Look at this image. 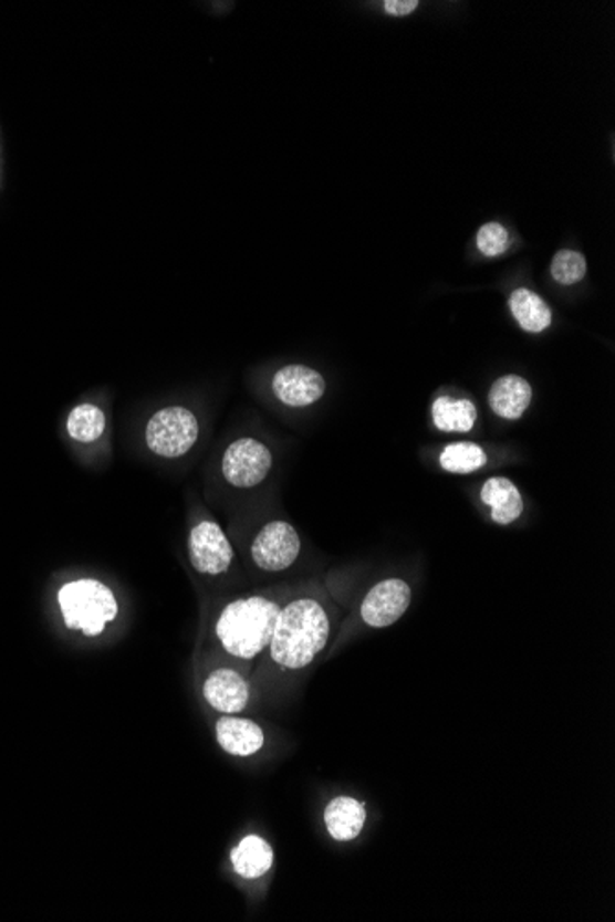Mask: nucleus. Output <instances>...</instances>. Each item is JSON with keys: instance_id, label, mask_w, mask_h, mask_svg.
<instances>
[{"instance_id": "f257e3e1", "label": "nucleus", "mask_w": 615, "mask_h": 922, "mask_svg": "<svg viewBox=\"0 0 615 922\" xmlns=\"http://www.w3.org/2000/svg\"><path fill=\"white\" fill-rule=\"evenodd\" d=\"M343 610L319 584L292 589L282 605L270 645L254 664L251 685L279 687L306 672L329 650L340 631Z\"/></svg>"}, {"instance_id": "f03ea898", "label": "nucleus", "mask_w": 615, "mask_h": 922, "mask_svg": "<svg viewBox=\"0 0 615 922\" xmlns=\"http://www.w3.org/2000/svg\"><path fill=\"white\" fill-rule=\"evenodd\" d=\"M290 594L288 588L260 589L220 606L205 636V656L215 663L234 664L251 678Z\"/></svg>"}, {"instance_id": "7ed1b4c3", "label": "nucleus", "mask_w": 615, "mask_h": 922, "mask_svg": "<svg viewBox=\"0 0 615 922\" xmlns=\"http://www.w3.org/2000/svg\"><path fill=\"white\" fill-rule=\"evenodd\" d=\"M58 605L66 628L82 631L87 637L102 636L118 615V600L113 589L96 578L66 583L58 591Z\"/></svg>"}, {"instance_id": "20e7f679", "label": "nucleus", "mask_w": 615, "mask_h": 922, "mask_svg": "<svg viewBox=\"0 0 615 922\" xmlns=\"http://www.w3.org/2000/svg\"><path fill=\"white\" fill-rule=\"evenodd\" d=\"M199 434L198 415L188 407L174 404L160 407L148 418L144 428V444L155 457L177 461L196 448Z\"/></svg>"}, {"instance_id": "39448f33", "label": "nucleus", "mask_w": 615, "mask_h": 922, "mask_svg": "<svg viewBox=\"0 0 615 922\" xmlns=\"http://www.w3.org/2000/svg\"><path fill=\"white\" fill-rule=\"evenodd\" d=\"M188 562L199 577L220 578L231 572L234 549L220 523L210 516L199 517L188 531Z\"/></svg>"}, {"instance_id": "423d86ee", "label": "nucleus", "mask_w": 615, "mask_h": 922, "mask_svg": "<svg viewBox=\"0 0 615 922\" xmlns=\"http://www.w3.org/2000/svg\"><path fill=\"white\" fill-rule=\"evenodd\" d=\"M275 467L270 446L254 437H240L221 457V478L237 490H253L265 483Z\"/></svg>"}, {"instance_id": "0eeeda50", "label": "nucleus", "mask_w": 615, "mask_h": 922, "mask_svg": "<svg viewBox=\"0 0 615 922\" xmlns=\"http://www.w3.org/2000/svg\"><path fill=\"white\" fill-rule=\"evenodd\" d=\"M303 553V539L298 528L286 520H273L265 523L259 533L254 534L249 556L253 566L262 573H284L298 564Z\"/></svg>"}, {"instance_id": "6e6552de", "label": "nucleus", "mask_w": 615, "mask_h": 922, "mask_svg": "<svg viewBox=\"0 0 615 922\" xmlns=\"http://www.w3.org/2000/svg\"><path fill=\"white\" fill-rule=\"evenodd\" d=\"M413 600V589L404 578H385L368 589L359 605L363 625L374 630L389 628L404 617Z\"/></svg>"}, {"instance_id": "1a4fd4ad", "label": "nucleus", "mask_w": 615, "mask_h": 922, "mask_svg": "<svg viewBox=\"0 0 615 922\" xmlns=\"http://www.w3.org/2000/svg\"><path fill=\"white\" fill-rule=\"evenodd\" d=\"M205 702L221 714H238L248 709L253 698L249 675L234 664L216 663L201 683Z\"/></svg>"}, {"instance_id": "9d476101", "label": "nucleus", "mask_w": 615, "mask_h": 922, "mask_svg": "<svg viewBox=\"0 0 615 922\" xmlns=\"http://www.w3.org/2000/svg\"><path fill=\"white\" fill-rule=\"evenodd\" d=\"M271 390L282 406L303 409L323 398L326 392V379L315 368L293 363L277 370L271 379Z\"/></svg>"}, {"instance_id": "9b49d317", "label": "nucleus", "mask_w": 615, "mask_h": 922, "mask_svg": "<svg viewBox=\"0 0 615 922\" xmlns=\"http://www.w3.org/2000/svg\"><path fill=\"white\" fill-rule=\"evenodd\" d=\"M216 741L232 757H253L265 746V733L257 722L238 714H221L216 722Z\"/></svg>"}, {"instance_id": "f8f14e48", "label": "nucleus", "mask_w": 615, "mask_h": 922, "mask_svg": "<svg viewBox=\"0 0 615 922\" xmlns=\"http://www.w3.org/2000/svg\"><path fill=\"white\" fill-rule=\"evenodd\" d=\"M479 497L483 505L490 506V520L501 527L518 522L525 511L522 492L511 479L503 475L487 479Z\"/></svg>"}, {"instance_id": "ddd939ff", "label": "nucleus", "mask_w": 615, "mask_h": 922, "mask_svg": "<svg viewBox=\"0 0 615 922\" xmlns=\"http://www.w3.org/2000/svg\"><path fill=\"white\" fill-rule=\"evenodd\" d=\"M533 401V387L518 374L496 379L489 390V406L496 417L520 420Z\"/></svg>"}, {"instance_id": "4468645a", "label": "nucleus", "mask_w": 615, "mask_h": 922, "mask_svg": "<svg viewBox=\"0 0 615 922\" xmlns=\"http://www.w3.org/2000/svg\"><path fill=\"white\" fill-rule=\"evenodd\" d=\"M367 821V808L356 797H334L324 808V825L335 841L356 840Z\"/></svg>"}, {"instance_id": "2eb2a0df", "label": "nucleus", "mask_w": 615, "mask_h": 922, "mask_svg": "<svg viewBox=\"0 0 615 922\" xmlns=\"http://www.w3.org/2000/svg\"><path fill=\"white\" fill-rule=\"evenodd\" d=\"M273 862V847L259 835L246 836L231 851L232 869L243 880L262 879L264 874L270 873Z\"/></svg>"}, {"instance_id": "dca6fc26", "label": "nucleus", "mask_w": 615, "mask_h": 922, "mask_svg": "<svg viewBox=\"0 0 615 922\" xmlns=\"http://www.w3.org/2000/svg\"><path fill=\"white\" fill-rule=\"evenodd\" d=\"M431 420L442 433H470L478 423V407L467 398L439 396L431 406Z\"/></svg>"}, {"instance_id": "f3484780", "label": "nucleus", "mask_w": 615, "mask_h": 922, "mask_svg": "<svg viewBox=\"0 0 615 922\" xmlns=\"http://www.w3.org/2000/svg\"><path fill=\"white\" fill-rule=\"evenodd\" d=\"M512 317L528 334H542L553 324V313L544 298L529 287H517L509 297Z\"/></svg>"}, {"instance_id": "a211bd4d", "label": "nucleus", "mask_w": 615, "mask_h": 922, "mask_svg": "<svg viewBox=\"0 0 615 922\" xmlns=\"http://www.w3.org/2000/svg\"><path fill=\"white\" fill-rule=\"evenodd\" d=\"M107 431V415L98 404L83 401L66 417V433L74 442L93 444Z\"/></svg>"}, {"instance_id": "6ab92c4d", "label": "nucleus", "mask_w": 615, "mask_h": 922, "mask_svg": "<svg viewBox=\"0 0 615 922\" xmlns=\"http://www.w3.org/2000/svg\"><path fill=\"white\" fill-rule=\"evenodd\" d=\"M489 455L476 442H454L440 451L439 467L448 473L468 475L487 467Z\"/></svg>"}, {"instance_id": "aec40b11", "label": "nucleus", "mask_w": 615, "mask_h": 922, "mask_svg": "<svg viewBox=\"0 0 615 922\" xmlns=\"http://www.w3.org/2000/svg\"><path fill=\"white\" fill-rule=\"evenodd\" d=\"M586 273H588V264L584 254L572 249H562L551 262V276L561 286H575L583 281Z\"/></svg>"}, {"instance_id": "412c9836", "label": "nucleus", "mask_w": 615, "mask_h": 922, "mask_svg": "<svg viewBox=\"0 0 615 922\" xmlns=\"http://www.w3.org/2000/svg\"><path fill=\"white\" fill-rule=\"evenodd\" d=\"M476 243H478L479 253L487 259H496V256L507 253V249L511 245V237H509L505 227L492 221V223H484L479 229Z\"/></svg>"}, {"instance_id": "4be33fe9", "label": "nucleus", "mask_w": 615, "mask_h": 922, "mask_svg": "<svg viewBox=\"0 0 615 922\" xmlns=\"http://www.w3.org/2000/svg\"><path fill=\"white\" fill-rule=\"evenodd\" d=\"M417 0H387V2H384V10L389 15L406 17L417 10Z\"/></svg>"}]
</instances>
